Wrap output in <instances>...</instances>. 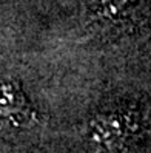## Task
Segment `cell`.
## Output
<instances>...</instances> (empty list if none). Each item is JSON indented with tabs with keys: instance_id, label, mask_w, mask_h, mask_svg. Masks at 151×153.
I'll list each match as a JSON object with an SVG mask.
<instances>
[{
	"instance_id": "cell-1",
	"label": "cell",
	"mask_w": 151,
	"mask_h": 153,
	"mask_svg": "<svg viewBox=\"0 0 151 153\" xmlns=\"http://www.w3.org/2000/svg\"><path fill=\"white\" fill-rule=\"evenodd\" d=\"M131 136V122L120 111H105L94 116L88 127L91 153H123Z\"/></svg>"
},
{
	"instance_id": "cell-2",
	"label": "cell",
	"mask_w": 151,
	"mask_h": 153,
	"mask_svg": "<svg viewBox=\"0 0 151 153\" xmlns=\"http://www.w3.org/2000/svg\"><path fill=\"white\" fill-rule=\"evenodd\" d=\"M134 0H102L103 8L111 14H116L122 10H125L128 5H131Z\"/></svg>"
}]
</instances>
